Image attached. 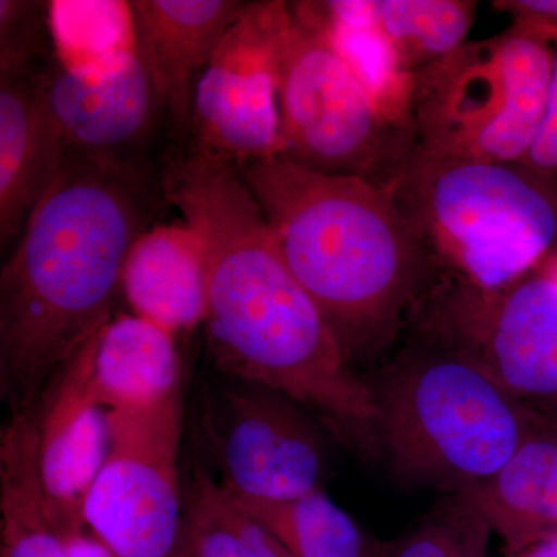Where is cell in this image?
Instances as JSON below:
<instances>
[{
  "label": "cell",
  "mask_w": 557,
  "mask_h": 557,
  "mask_svg": "<svg viewBox=\"0 0 557 557\" xmlns=\"http://www.w3.org/2000/svg\"><path fill=\"white\" fill-rule=\"evenodd\" d=\"M555 46L518 25L465 42L410 78L413 145L450 159L522 163L547 112Z\"/></svg>",
  "instance_id": "7"
},
{
  "label": "cell",
  "mask_w": 557,
  "mask_h": 557,
  "mask_svg": "<svg viewBox=\"0 0 557 557\" xmlns=\"http://www.w3.org/2000/svg\"><path fill=\"white\" fill-rule=\"evenodd\" d=\"M39 89L67 157L123 159L160 106L138 53L106 72H75L51 58Z\"/></svg>",
  "instance_id": "13"
},
{
  "label": "cell",
  "mask_w": 557,
  "mask_h": 557,
  "mask_svg": "<svg viewBox=\"0 0 557 557\" xmlns=\"http://www.w3.org/2000/svg\"><path fill=\"white\" fill-rule=\"evenodd\" d=\"M230 494V493H228ZM248 515L278 539L292 557H384L348 512L317 490L287 502L249 500L233 496Z\"/></svg>",
  "instance_id": "21"
},
{
  "label": "cell",
  "mask_w": 557,
  "mask_h": 557,
  "mask_svg": "<svg viewBox=\"0 0 557 557\" xmlns=\"http://www.w3.org/2000/svg\"><path fill=\"white\" fill-rule=\"evenodd\" d=\"M437 269L485 289L557 255V178L525 163L432 156L410 143L381 185Z\"/></svg>",
  "instance_id": "4"
},
{
  "label": "cell",
  "mask_w": 557,
  "mask_h": 557,
  "mask_svg": "<svg viewBox=\"0 0 557 557\" xmlns=\"http://www.w3.org/2000/svg\"><path fill=\"white\" fill-rule=\"evenodd\" d=\"M108 458L84 519L116 557H171L185 536L178 456L182 392L157 408L108 412Z\"/></svg>",
  "instance_id": "8"
},
{
  "label": "cell",
  "mask_w": 557,
  "mask_h": 557,
  "mask_svg": "<svg viewBox=\"0 0 557 557\" xmlns=\"http://www.w3.org/2000/svg\"><path fill=\"white\" fill-rule=\"evenodd\" d=\"M490 528L460 500L386 549L384 557H485Z\"/></svg>",
  "instance_id": "24"
},
{
  "label": "cell",
  "mask_w": 557,
  "mask_h": 557,
  "mask_svg": "<svg viewBox=\"0 0 557 557\" xmlns=\"http://www.w3.org/2000/svg\"><path fill=\"white\" fill-rule=\"evenodd\" d=\"M527 166L542 174L557 178V47H555V67H553L552 87L544 123L539 131L533 148L522 161Z\"/></svg>",
  "instance_id": "26"
},
{
  "label": "cell",
  "mask_w": 557,
  "mask_h": 557,
  "mask_svg": "<svg viewBox=\"0 0 557 557\" xmlns=\"http://www.w3.org/2000/svg\"><path fill=\"white\" fill-rule=\"evenodd\" d=\"M161 190L203 240V324L219 368L314 410L339 434L379 428L375 392L289 270L237 168L193 149L168 161Z\"/></svg>",
  "instance_id": "1"
},
{
  "label": "cell",
  "mask_w": 557,
  "mask_h": 557,
  "mask_svg": "<svg viewBox=\"0 0 557 557\" xmlns=\"http://www.w3.org/2000/svg\"><path fill=\"white\" fill-rule=\"evenodd\" d=\"M338 5L379 40L397 75L410 79L467 42L479 3L472 0H375L338 2Z\"/></svg>",
  "instance_id": "19"
},
{
  "label": "cell",
  "mask_w": 557,
  "mask_h": 557,
  "mask_svg": "<svg viewBox=\"0 0 557 557\" xmlns=\"http://www.w3.org/2000/svg\"><path fill=\"white\" fill-rule=\"evenodd\" d=\"M435 341L486 370L515 397L557 399V278H519L485 289L449 274L434 289Z\"/></svg>",
  "instance_id": "9"
},
{
  "label": "cell",
  "mask_w": 557,
  "mask_h": 557,
  "mask_svg": "<svg viewBox=\"0 0 557 557\" xmlns=\"http://www.w3.org/2000/svg\"><path fill=\"white\" fill-rule=\"evenodd\" d=\"M278 159L381 185L413 141L399 112L341 49L319 2L289 3L278 36Z\"/></svg>",
  "instance_id": "6"
},
{
  "label": "cell",
  "mask_w": 557,
  "mask_h": 557,
  "mask_svg": "<svg viewBox=\"0 0 557 557\" xmlns=\"http://www.w3.org/2000/svg\"><path fill=\"white\" fill-rule=\"evenodd\" d=\"M375 395L392 467L409 482L461 493L536 435L525 401L437 341L399 358Z\"/></svg>",
  "instance_id": "5"
},
{
  "label": "cell",
  "mask_w": 557,
  "mask_h": 557,
  "mask_svg": "<svg viewBox=\"0 0 557 557\" xmlns=\"http://www.w3.org/2000/svg\"><path fill=\"white\" fill-rule=\"evenodd\" d=\"M515 557H557V533L531 542L515 552Z\"/></svg>",
  "instance_id": "28"
},
{
  "label": "cell",
  "mask_w": 557,
  "mask_h": 557,
  "mask_svg": "<svg viewBox=\"0 0 557 557\" xmlns=\"http://www.w3.org/2000/svg\"><path fill=\"white\" fill-rule=\"evenodd\" d=\"M289 2H247L201 73L190 106L194 150L247 166L281 152L276 51Z\"/></svg>",
  "instance_id": "10"
},
{
  "label": "cell",
  "mask_w": 557,
  "mask_h": 557,
  "mask_svg": "<svg viewBox=\"0 0 557 557\" xmlns=\"http://www.w3.org/2000/svg\"><path fill=\"white\" fill-rule=\"evenodd\" d=\"M493 9L511 17V24L536 33L557 47V0H496Z\"/></svg>",
  "instance_id": "25"
},
{
  "label": "cell",
  "mask_w": 557,
  "mask_h": 557,
  "mask_svg": "<svg viewBox=\"0 0 557 557\" xmlns=\"http://www.w3.org/2000/svg\"><path fill=\"white\" fill-rule=\"evenodd\" d=\"M94 339L51 379L36 403L44 509L60 537L87 527L84 508L109 454L108 410L90 395Z\"/></svg>",
  "instance_id": "12"
},
{
  "label": "cell",
  "mask_w": 557,
  "mask_h": 557,
  "mask_svg": "<svg viewBox=\"0 0 557 557\" xmlns=\"http://www.w3.org/2000/svg\"><path fill=\"white\" fill-rule=\"evenodd\" d=\"M171 557H194L193 553H190V548L188 545V541H186V536H183L182 544L177 548V552L174 553Z\"/></svg>",
  "instance_id": "29"
},
{
  "label": "cell",
  "mask_w": 557,
  "mask_h": 557,
  "mask_svg": "<svg viewBox=\"0 0 557 557\" xmlns=\"http://www.w3.org/2000/svg\"><path fill=\"white\" fill-rule=\"evenodd\" d=\"M223 395L215 445L222 485L249 500L287 502L321 490L324 449L299 409L269 388Z\"/></svg>",
  "instance_id": "11"
},
{
  "label": "cell",
  "mask_w": 557,
  "mask_h": 557,
  "mask_svg": "<svg viewBox=\"0 0 557 557\" xmlns=\"http://www.w3.org/2000/svg\"><path fill=\"white\" fill-rule=\"evenodd\" d=\"M237 171L348 357L392 335L429 292L437 265L383 186L278 157Z\"/></svg>",
  "instance_id": "3"
},
{
  "label": "cell",
  "mask_w": 557,
  "mask_h": 557,
  "mask_svg": "<svg viewBox=\"0 0 557 557\" xmlns=\"http://www.w3.org/2000/svg\"><path fill=\"white\" fill-rule=\"evenodd\" d=\"M247 2L134 0L135 42L157 101L180 127H189L194 90L220 40Z\"/></svg>",
  "instance_id": "15"
},
{
  "label": "cell",
  "mask_w": 557,
  "mask_h": 557,
  "mask_svg": "<svg viewBox=\"0 0 557 557\" xmlns=\"http://www.w3.org/2000/svg\"><path fill=\"white\" fill-rule=\"evenodd\" d=\"M182 392L175 336L137 314L121 313L95 336L90 395L108 412L157 408Z\"/></svg>",
  "instance_id": "17"
},
{
  "label": "cell",
  "mask_w": 557,
  "mask_h": 557,
  "mask_svg": "<svg viewBox=\"0 0 557 557\" xmlns=\"http://www.w3.org/2000/svg\"><path fill=\"white\" fill-rule=\"evenodd\" d=\"M121 292L132 313L174 336L196 329L208 309L207 256L200 234L185 220L146 230L127 255Z\"/></svg>",
  "instance_id": "16"
},
{
  "label": "cell",
  "mask_w": 557,
  "mask_h": 557,
  "mask_svg": "<svg viewBox=\"0 0 557 557\" xmlns=\"http://www.w3.org/2000/svg\"><path fill=\"white\" fill-rule=\"evenodd\" d=\"M47 64V62H46ZM0 65V247L20 240L67 152L39 89L44 65Z\"/></svg>",
  "instance_id": "14"
},
{
  "label": "cell",
  "mask_w": 557,
  "mask_h": 557,
  "mask_svg": "<svg viewBox=\"0 0 557 557\" xmlns=\"http://www.w3.org/2000/svg\"><path fill=\"white\" fill-rule=\"evenodd\" d=\"M53 60L75 72H106L137 53L131 2L47 3Z\"/></svg>",
  "instance_id": "22"
},
{
  "label": "cell",
  "mask_w": 557,
  "mask_h": 557,
  "mask_svg": "<svg viewBox=\"0 0 557 557\" xmlns=\"http://www.w3.org/2000/svg\"><path fill=\"white\" fill-rule=\"evenodd\" d=\"M67 557H116L89 528L61 537Z\"/></svg>",
  "instance_id": "27"
},
{
  "label": "cell",
  "mask_w": 557,
  "mask_h": 557,
  "mask_svg": "<svg viewBox=\"0 0 557 557\" xmlns=\"http://www.w3.org/2000/svg\"><path fill=\"white\" fill-rule=\"evenodd\" d=\"M185 536L194 557H292L200 465L190 486Z\"/></svg>",
  "instance_id": "23"
},
{
  "label": "cell",
  "mask_w": 557,
  "mask_h": 557,
  "mask_svg": "<svg viewBox=\"0 0 557 557\" xmlns=\"http://www.w3.org/2000/svg\"><path fill=\"white\" fill-rule=\"evenodd\" d=\"M0 557H67L44 509L36 406L13 413L0 434Z\"/></svg>",
  "instance_id": "20"
},
{
  "label": "cell",
  "mask_w": 557,
  "mask_h": 557,
  "mask_svg": "<svg viewBox=\"0 0 557 557\" xmlns=\"http://www.w3.org/2000/svg\"><path fill=\"white\" fill-rule=\"evenodd\" d=\"M512 552L557 533V440L528 438L490 479L458 493Z\"/></svg>",
  "instance_id": "18"
},
{
  "label": "cell",
  "mask_w": 557,
  "mask_h": 557,
  "mask_svg": "<svg viewBox=\"0 0 557 557\" xmlns=\"http://www.w3.org/2000/svg\"><path fill=\"white\" fill-rule=\"evenodd\" d=\"M156 190L124 159L70 156L0 274V392L13 413L112 321Z\"/></svg>",
  "instance_id": "2"
}]
</instances>
